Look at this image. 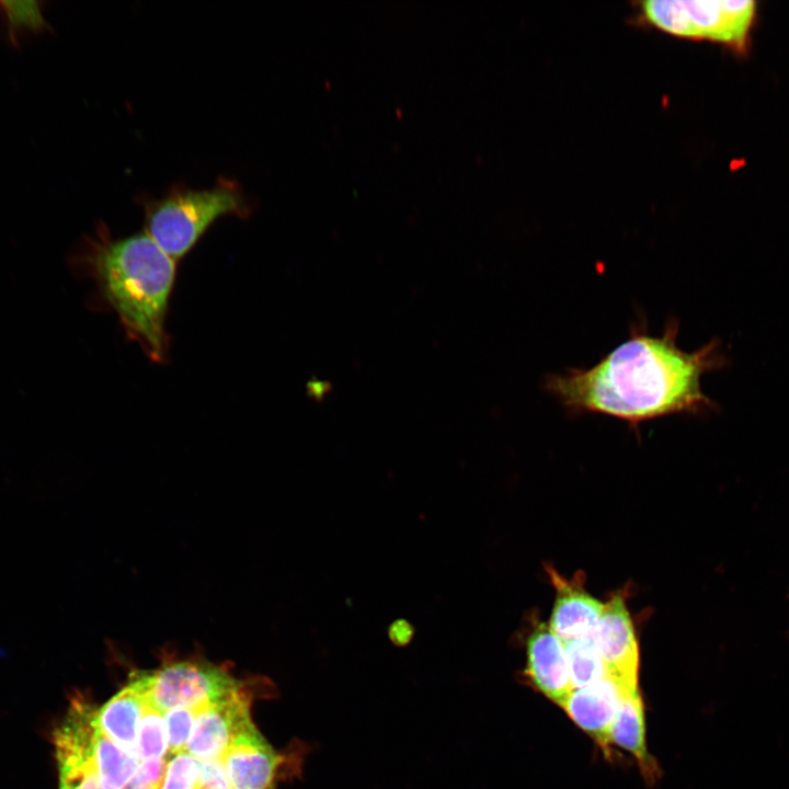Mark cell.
<instances>
[{"mask_svg":"<svg viewBox=\"0 0 789 789\" xmlns=\"http://www.w3.org/2000/svg\"><path fill=\"white\" fill-rule=\"evenodd\" d=\"M197 710L174 708L163 712L168 734V751L171 755L186 751Z\"/></svg>","mask_w":789,"mask_h":789,"instance_id":"cell-21","label":"cell"},{"mask_svg":"<svg viewBox=\"0 0 789 789\" xmlns=\"http://www.w3.org/2000/svg\"><path fill=\"white\" fill-rule=\"evenodd\" d=\"M609 741L631 752L648 779L655 775V763L645 747L643 705L638 687L625 691L610 729Z\"/></svg>","mask_w":789,"mask_h":789,"instance_id":"cell-14","label":"cell"},{"mask_svg":"<svg viewBox=\"0 0 789 789\" xmlns=\"http://www.w3.org/2000/svg\"><path fill=\"white\" fill-rule=\"evenodd\" d=\"M414 634L413 626L405 619L395 620L388 629L391 642L398 647H404L412 640Z\"/></svg>","mask_w":789,"mask_h":789,"instance_id":"cell-24","label":"cell"},{"mask_svg":"<svg viewBox=\"0 0 789 789\" xmlns=\"http://www.w3.org/2000/svg\"><path fill=\"white\" fill-rule=\"evenodd\" d=\"M245 685L197 710L186 752L198 759L221 758L232 740L253 724Z\"/></svg>","mask_w":789,"mask_h":789,"instance_id":"cell-6","label":"cell"},{"mask_svg":"<svg viewBox=\"0 0 789 789\" xmlns=\"http://www.w3.org/2000/svg\"><path fill=\"white\" fill-rule=\"evenodd\" d=\"M690 27V38L728 44L740 52L747 45L756 3L743 1L682 0Z\"/></svg>","mask_w":789,"mask_h":789,"instance_id":"cell-8","label":"cell"},{"mask_svg":"<svg viewBox=\"0 0 789 789\" xmlns=\"http://www.w3.org/2000/svg\"><path fill=\"white\" fill-rule=\"evenodd\" d=\"M168 752V734L163 713L147 700L137 731V757L139 762L164 758Z\"/></svg>","mask_w":789,"mask_h":789,"instance_id":"cell-17","label":"cell"},{"mask_svg":"<svg viewBox=\"0 0 789 789\" xmlns=\"http://www.w3.org/2000/svg\"><path fill=\"white\" fill-rule=\"evenodd\" d=\"M71 271L95 284L96 298L118 317L127 336L161 363L176 261L145 231L115 238L105 222L83 236L68 258Z\"/></svg>","mask_w":789,"mask_h":789,"instance_id":"cell-2","label":"cell"},{"mask_svg":"<svg viewBox=\"0 0 789 789\" xmlns=\"http://www.w3.org/2000/svg\"><path fill=\"white\" fill-rule=\"evenodd\" d=\"M197 789H232L221 758L201 759Z\"/></svg>","mask_w":789,"mask_h":789,"instance_id":"cell-23","label":"cell"},{"mask_svg":"<svg viewBox=\"0 0 789 789\" xmlns=\"http://www.w3.org/2000/svg\"><path fill=\"white\" fill-rule=\"evenodd\" d=\"M96 711L98 708L83 698L73 700L67 717L54 733L55 747L87 759L104 789H125L140 762L102 732Z\"/></svg>","mask_w":789,"mask_h":789,"instance_id":"cell-5","label":"cell"},{"mask_svg":"<svg viewBox=\"0 0 789 789\" xmlns=\"http://www.w3.org/2000/svg\"><path fill=\"white\" fill-rule=\"evenodd\" d=\"M232 789H273L281 756L254 724L239 733L221 757Z\"/></svg>","mask_w":789,"mask_h":789,"instance_id":"cell-10","label":"cell"},{"mask_svg":"<svg viewBox=\"0 0 789 789\" xmlns=\"http://www.w3.org/2000/svg\"><path fill=\"white\" fill-rule=\"evenodd\" d=\"M59 769V789H104L93 767L82 756L55 748Z\"/></svg>","mask_w":789,"mask_h":789,"instance_id":"cell-18","label":"cell"},{"mask_svg":"<svg viewBox=\"0 0 789 789\" xmlns=\"http://www.w3.org/2000/svg\"><path fill=\"white\" fill-rule=\"evenodd\" d=\"M165 767L164 758L141 761L125 789H161Z\"/></svg>","mask_w":789,"mask_h":789,"instance_id":"cell-22","label":"cell"},{"mask_svg":"<svg viewBox=\"0 0 789 789\" xmlns=\"http://www.w3.org/2000/svg\"><path fill=\"white\" fill-rule=\"evenodd\" d=\"M547 573L556 590L550 628L563 641L588 637L604 604L585 591L581 573L571 580L560 575L552 567H547Z\"/></svg>","mask_w":789,"mask_h":789,"instance_id":"cell-12","label":"cell"},{"mask_svg":"<svg viewBox=\"0 0 789 789\" xmlns=\"http://www.w3.org/2000/svg\"><path fill=\"white\" fill-rule=\"evenodd\" d=\"M627 686L609 675L592 685L573 688L560 707L602 746H607L610 729Z\"/></svg>","mask_w":789,"mask_h":789,"instance_id":"cell-11","label":"cell"},{"mask_svg":"<svg viewBox=\"0 0 789 789\" xmlns=\"http://www.w3.org/2000/svg\"><path fill=\"white\" fill-rule=\"evenodd\" d=\"M563 642L573 688L585 687L609 676L591 636Z\"/></svg>","mask_w":789,"mask_h":789,"instance_id":"cell-16","label":"cell"},{"mask_svg":"<svg viewBox=\"0 0 789 789\" xmlns=\"http://www.w3.org/2000/svg\"><path fill=\"white\" fill-rule=\"evenodd\" d=\"M46 1L0 0V38L10 47L20 49L22 42L30 36L54 33L46 20Z\"/></svg>","mask_w":789,"mask_h":789,"instance_id":"cell-15","label":"cell"},{"mask_svg":"<svg viewBox=\"0 0 789 789\" xmlns=\"http://www.w3.org/2000/svg\"><path fill=\"white\" fill-rule=\"evenodd\" d=\"M526 675L535 687L559 706L573 689L563 640L549 624L534 625L526 642Z\"/></svg>","mask_w":789,"mask_h":789,"instance_id":"cell-9","label":"cell"},{"mask_svg":"<svg viewBox=\"0 0 789 789\" xmlns=\"http://www.w3.org/2000/svg\"><path fill=\"white\" fill-rule=\"evenodd\" d=\"M147 698L129 677L127 685L96 711L102 732L124 751L137 756V731Z\"/></svg>","mask_w":789,"mask_h":789,"instance_id":"cell-13","label":"cell"},{"mask_svg":"<svg viewBox=\"0 0 789 789\" xmlns=\"http://www.w3.org/2000/svg\"><path fill=\"white\" fill-rule=\"evenodd\" d=\"M647 19L658 27L683 37H690V27L682 0H651L642 3Z\"/></svg>","mask_w":789,"mask_h":789,"instance_id":"cell-19","label":"cell"},{"mask_svg":"<svg viewBox=\"0 0 789 789\" xmlns=\"http://www.w3.org/2000/svg\"><path fill=\"white\" fill-rule=\"evenodd\" d=\"M677 334L675 320L658 335L633 325L629 339L594 366L550 375L545 388L570 412L606 414L630 425L711 410L701 377L722 365L719 343L686 352L678 347Z\"/></svg>","mask_w":789,"mask_h":789,"instance_id":"cell-1","label":"cell"},{"mask_svg":"<svg viewBox=\"0 0 789 789\" xmlns=\"http://www.w3.org/2000/svg\"><path fill=\"white\" fill-rule=\"evenodd\" d=\"M590 636L609 675L627 686H638L639 647L622 593L613 595L604 604Z\"/></svg>","mask_w":789,"mask_h":789,"instance_id":"cell-7","label":"cell"},{"mask_svg":"<svg viewBox=\"0 0 789 789\" xmlns=\"http://www.w3.org/2000/svg\"><path fill=\"white\" fill-rule=\"evenodd\" d=\"M129 677L138 684L149 704L162 713L174 708L199 709L245 685L227 666L204 658L165 655L159 667L135 670Z\"/></svg>","mask_w":789,"mask_h":789,"instance_id":"cell-4","label":"cell"},{"mask_svg":"<svg viewBox=\"0 0 789 789\" xmlns=\"http://www.w3.org/2000/svg\"><path fill=\"white\" fill-rule=\"evenodd\" d=\"M201 759L186 751L172 754L167 762L161 789H197Z\"/></svg>","mask_w":789,"mask_h":789,"instance_id":"cell-20","label":"cell"},{"mask_svg":"<svg viewBox=\"0 0 789 789\" xmlns=\"http://www.w3.org/2000/svg\"><path fill=\"white\" fill-rule=\"evenodd\" d=\"M144 231L176 262L185 256L205 231L220 217L248 218L253 205L233 179L218 178L208 188L172 185L159 198L140 197Z\"/></svg>","mask_w":789,"mask_h":789,"instance_id":"cell-3","label":"cell"}]
</instances>
